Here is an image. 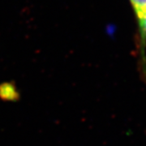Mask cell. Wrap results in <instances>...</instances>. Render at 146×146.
Here are the masks:
<instances>
[{"mask_svg":"<svg viewBox=\"0 0 146 146\" xmlns=\"http://www.w3.org/2000/svg\"><path fill=\"white\" fill-rule=\"evenodd\" d=\"M137 25V46L143 71L146 72V0H129Z\"/></svg>","mask_w":146,"mask_h":146,"instance_id":"6da1fadb","label":"cell"}]
</instances>
